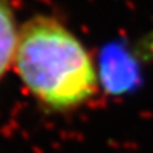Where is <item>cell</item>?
I'll return each instance as SVG.
<instances>
[{"mask_svg":"<svg viewBox=\"0 0 153 153\" xmlns=\"http://www.w3.org/2000/svg\"><path fill=\"white\" fill-rule=\"evenodd\" d=\"M133 50L137 58L142 62H152L153 61V28L143 34L142 37L133 44Z\"/></svg>","mask_w":153,"mask_h":153,"instance_id":"4","label":"cell"},{"mask_svg":"<svg viewBox=\"0 0 153 153\" xmlns=\"http://www.w3.org/2000/svg\"><path fill=\"white\" fill-rule=\"evenodd\" d=\"M140 62L133 47L126 48L120 43L106 44L97 62L101 87L115 95L131 91L139 81Z\"/></svg>","mask_w":153,"mask_h":153,"instance_id":"2","label":"cell"},{"mask_svg":"<svg viewBox=\"0 0 153 153\" xmlns=\"http://www.w3.org/2000/svg\"><path fill=\"white\" fill-rule=\"evenodd\" d=\"M14 61L28 91L51 109L78 108L101 88L91 53L53 17H36L23 26Z\"/></svg>","mask_w":153,"mask_h":153,"instance_id":"1","label":"cell"},{"mask_svg":"<svg viewBox=\"0 0 153 153\" xmlns=\"http://www.w3.org/2000/svg\"><path fill=\"white\" fill-rule=\"evenodd\" d=\"M19 34L9 0H0V76L16 58Z\"/></svg>","mask_w":153,"mask_h":153,"instance_id":"3","label":"cell"}]
</instances>
